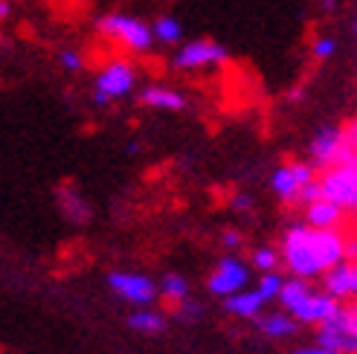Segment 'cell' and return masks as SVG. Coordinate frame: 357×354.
<instances>
[{"instance_id": "d4e9b609", "label": "cell", "mask_w": 357, "mask_h": 354, "mask_svg": "<svg viewBox=\"0 0 357 354\" xmlns=\"http://www.w3.org/2000/svg\"><path fill=\"white\" fill-rule=\"evenodd\" d=\"M229 206H233V212H241V215H247V212H253L256 201H253V194L236 192V194H233V201H229Z\"/></svg>"}, {"instance_id": "30bf717a", "label": "cell", "mask_w": 357, "mask_h": 354, "mask_svg": "<svg viewBox=\"0 0 357 354\" xmlns=\"http://www.w3.org/2000/svg\"><path fill=\"white\" fill-rule=\"evenodd\" d=\"M314 177H317V171L311 169V163H282L271 177V189L282 203L294 206L299 201V192L305 189V183H311Z\"/></svg>"}, {"instance_id": "52a82bcc", "label": "cell", "mask_w": 357, "mask_h": 354, "mask_svg": "<svg viewBox=\"0 0 357 354\" xmlns=\"http://www.w3.org/2000/svg\"><path fill=\"white\" fill-rule=\"evenodd\" d=\"M317 183H319V192H323L326 201L337 203L343 212H354V206H357V163L326 169L317 177Z\"/></svg>"}, {"instance_id": "4fadbf2b", "label": "cell", "mask_w": 357, "mask_h": 354, "mask_svg": "<svg viewBox=\"0 0 357 354\" xmlns=\"http://www.w3.org/2000/svg\"><path fill=\"white\" fill-rule=\"evenodd\" d=\"M302 209H305V221H302V224H308L314 229H340L343 218H346V212L337 203L326 201V198H319L314 203H305Z\"/></svg>"}, {"instance_id": "484cf974", "label": "cell", "mask_w": 357, "mask_h": 354, "mask_svg": "<svg viewBox=\"0 0 357 354\" xmlns=\"http://www.w3.org/2000/svg\"><path fill=\"white\" fill-rule=\"evenodd\" d=\"M319 198H323V192H319V183H317V177H314V180L305 183V189L299 192V201H296V203L305 206V203H314V201H319Z\"/></svg>"}, {"instance_id": "f1b7e54d", "label": "cell", "mask_w": 357, "mask_h": 354, "mask_svg": "<svg viewBox=\"0 0 357 354\" xmlns=\"http://www.w3.org/2000/svg\"><path fill=\"white\" fill-rule=\"evenodd\" d=\"M294 354H337V351H328V348H319V346H311V348H299Z\"/></svg>"}, {"instance_id": "f546056e", "label": "cell", "mask_w": 357, "mask_h": 354, "mask_svg": "<svg viewBox=\"0 0 357 354\" xmlns=\"http://www.w3.org/2000/svg\"><path fill=\"white\" fill-rule=\"evenodd\" d=\"M337 3H340V0H319V6H323V9H328V12H331Z\"/></svg>"}, {"instance_id": "44dd1931", "label": "cell", "mask_w": 357, "mask_h": 354, "mask_svg": "<svg viewBox=\"0 0 357 354\" xmlns=\"http://www.w3.org/2000/svg\"><path fill=\"white\" fill-rule=\"evenodd\" d=\"M337 49H340V41L331 38V35H319V38H314V44H311V56L317 61H331L337 56Z\"/></svg>"}, {"instance_id": "9c48e42d", "label": "cell", "mask_w": 357, "mask_h": 354, "mask_svg": "<svg viewBox=\"0 0 357 354\" xmlns=\"http://www.w3.org/2000/svg\"><path fill=\"white\" fill-rule=\"evenodd\" d=\"M250 285V264H244L238 256H227L215 264V270L209 273L206 279V288L212 296H233L238 291H244Z\"/></svg>"}, {"instance_id": "d6986e66", "label": "cell", "mask_w": 357, "mask_h": 354, "mask_svg": "<svg viewBox=\"0 0 357 354\" xmlns=\"http://www.w3.org/2000/svg\"><path fill=\"white\" fill-rule=\"evenodd\" d=\"M157 291L166 299H172V302H183V299H189V279L181 273H166L163 282L157 285Z\"/></svg>"}, {"instance_id": "6da1fadb", "label": "cell", "mask_w": 357, "mask_h": 354, "mask_svg": "<svg viewBox=\"0 0 357 354\" xmlns=\"http://www.w3.org/2000/svg\"><path fill=\"white\" fill-rule=\"evenodd\" d=\"M354 253V241L343 229H314L308 224H291L282 236L279 259L294 279H319L328 268Z\"/></svg>"}, {"instance_id": "ffe728a7", "label": "cell", "mask_w": 357, "mask_h": 354, "mask_svg": "<svg viewBox=\"0 0 357 354\" xmlns=\"http://www.w3.org/2000/svg\"><path fill=\"white\" fill-rule=\"evenodd\" d=\"M282 285H284V276L279 270H267V273H261L256 291H259V296L264 299V302H273V299L279 296V291H282Z\"/></svg>"}, {"instance_id": "7c38bea8", "label": "cell", "mask_w": 357, "mask_h": 354, "mask_svg": "<svg viewBox=\"0 0 357 354\" xmlns=\"http://www.w3.org/2000/svg\"><path fill=\"white\" fill-rule=\"evenodd\" d=\"M139 105H146L151 111H166V114H181L186 111V96L177 91V87H169V84H149L142 87L139 93Z\"/></svg>"}, {"instance_id": "4316f807", "label": "cell", "mask_w": 357, "mask_h": 354, "mask_svg": "<svg viewBox=\"0 0 357 354\" xmlns=\"http://www.w3.org/2000/svg\"><path fill=\"white\" fill-rule=\"evenodd\" d=\"M221 244L227 247V250H238V247L244 244V238H241L238 229H224V233H221Z\"/></svg>"}, {"instance_id": "603a6c76", "label": "cell", "mask_w": 357, "mask_h": 354, "mask_svg": "<svg viewBox=\"0 0 357 354\" xmlns=\"http://www.w3.org/2000/svg\"><path fill=\"white\" fill-rule=\"evenodd\" d=\"M59 64L67 70V73H82L87 61H84V56H82V49L67 47V49H61V52H59Z\"/></svg>"}, {"instance_id": "83f0119b", "label": "cell", "mask_w": 357, "mask_h": 354, "mask_svg": "<svg viewBox=\"0 0 357 354\" xmlns=\"http://www.w3.org/2000/svg\"><path fill=\"white\" fill-rule=\"evenodd\" d=\"M9 15H12V0H0V24L9 21Z\"/></svg>"}, {"instance_id": "7402d4cb", "label": "cell", "mask_w": 357, "mask_h": 354, "mask_svg": "<svg viewBox=\"0 0 357 354\" xmlns=\"http://www.w3.org/2000/svg\"><path fill=\"white\" fill-rule=\"evenodd\" d=\"M250 261H253L256 270H261V273L276 270L279 268V250L276 247H256L253 256H250Z\"/></svg>"}, {"instance_id": "5b68a950", "label": "cell", "mask_w": 357, "mask_h": 354, "mask_svg": "<svg viewBox=\"0 0 357 354\" xmlns=\"http://www.w3.org/2000/svg\"><path fill=\"white\" fill-rule=\"evenodd\" d=\"M139 73L131 59H111L99 67V73L93 79V105L108 108L111 102H119L125 96H131L137 91Z\"/></svg>"}, {"instance_id": "ba28073f", "label": "cell", "mask_w": 357, "mask_h": 354, "mask_svg": "<svg viewBox=\"0 0 357 354\" xmlns=\"http://www.w3.org/2000/svg\"><path fill=\"white\" fill-rule=\"evenodd\" d=\"M108 288L134 308H151L154 299L160 296L157 282L146 273H134V270H114L108 276Z\"/></svg>"}, {"instance_id": "8fae6325", "label": "cell", "mask_w": 357, "mask_h": 354, "mask_svg": "<svg viewBox=\"0 0 357 354\" xmlns=\"http://www.w3.org/2000/svg\"><path fill=\"white\" fill-rule=\"evenodd\" d=\"M319 279H323V288H326L323 293H328L331 299H337V302H349V299H354V293H357V268H354L351 259L328 268Z\"/></svg>"}, {"instance_id": "5bb4252c", "label": "cell", "mask_w": 357, "mask_h": 354, "mask_svg": "<svg viewBox=\"0 0 357 354\" xmlns=\"http://www.w3.org/2000/svg\"><path fill=\"white\" fill-rule=\"evenodd\" d=\"M259 331L264 334V337H271V340H284V337H294V334L299 331V323L294 320L291 314H284V311H261L256 320Z\"/></svg>"}, {"instance_id": "cb8c5ba5", "label": "cell", "mask_w": 357, "mask_h": 354, "mask_svg": "<svg viewBox=\"0 0 357 354\" xmlns=\"http://www.w3.org/2000/svg\"><path fill=\"white\" fill-rule=\"evenodd\" d=\"M201 302H192V299H183V302H177V320L183 323H195L201 316Z\"/></svg>"}, {"instance_id": "7a4b0ae2", "label": "cell", "mask_w": 357, "mask_h": 354, "mask_svg": "<svg viewBox=\"0 0 357 354\" xmlns=\"http://www.w3.org/2000/svg\"><path fill=\"white\" fill-rule=\"evenodd\" d=\"M279 305L284 314H291L299 325H319L334 314V308L340 305L337 299H331L323 291H314L305 279H284V285L279 291Z\"/></svg>"}, {"instance_id": "9a60e30c", "label": "cell", "mask_w": 357, "mask_h": 354, "mask_svg": "<svg viewBox=\"0 0 357 354\" xmlns=\"http://www.w3.org/2000/svg\"><path fill=\"white\" fill-rule=\"evenodd\" d=\"M264 299L259 296V291L253 288H244V291H238V293H233V296H227L224 299V308H227V314H233V316H238V320H250L253 323L256 316L264 311Z\"/></svg>"}, {"instance_id": "3957f363", "label": "cell", "mask_w": 357, "mask_h": 354, "mask_svg": "<svg viewBox=\"0 0 357 354\" xmlns=\"http://www.w3.org/2000/svg\"><path fill=\"white\" fill-rule=\"evenodd\" d=\"M311 157V169L314 171H326L334 166H346L357 163V139H354V122L349 125H323L308 146Z\"/></svg>"}, {"instance_id": "277c9868", "label": "cell", "mask_w": 357, "mask_h": 354, "mask_svg": "<svg viewBox=\"0 0 357 354\" xmlns=\"http://www.w3.org/2000/svg\"><path fill=\"white\" fill-rule=\"evenodd\" d=\"M96 32L114 44H122L128 52H137V56L151 52V47H154L151 26L142 21V17L128 15V12H105L96 21Z\"/></svg>"}, {"instance_id": "2e32d148", "label": "cell", "mask_w": 357, "mask_h": 354, "mask_svg": "<svg viewBox=\"0 0 357 354\" xmlns=\"http://www.w3.org/2000/svg\"><path fill=\"white\" fill-rule=\"evenodd\" d=\"M59 206L64 212V218L67 221H73V224H84L87 218H91V203H87V198L76 189V186H61L59 189Z\"/></svg>"}, {"instance_id": "ac0fdd59", "label": "cell", "mask_w": 357, "mask_h": 354, "mask_svg": "<svg viewBox=\"0 0 357 354\" xmlns=\"http://www.w3.org/2000/svg\"><path fill=\"white\" fill-rule=\"evenodd\" d=\"M151 26V35H154V44H163V47H174L183 41V24L177 21L174 15H160L154 17Z\"/></svg>"}, {"instance_id": "8992f818", "label": "cell", "mask_w": 357, "mask_h": 354, "mask_svg": "<svg viewBox=\"0 0 357 354\" xmlns=\"http://www.w3.org/2000/svg\"><path fill=\"white\" fill-rule=\"evenodd\" d=\"M229 59V49L221 41H212V38H195L181 44V49L174 52L172 67L181 70V73H198V70H209V67H218Z\"/></svg>"}, {"instance_id": "e0dca14e", "label": "cell", "mask_w": 357, "mask_h": 354, "mask_svg": "<svg viewBox=\"0 0 357 354\" xmlns=\"http://www.w3.org/2000/svg\"><path fill=\"white\" fill-rule=\"evenodd\" d=\"M128 328L137 334H146V337H154V334L166 331V316L154 308H137L128 314Z\"/></svg>"}]
</instances>
